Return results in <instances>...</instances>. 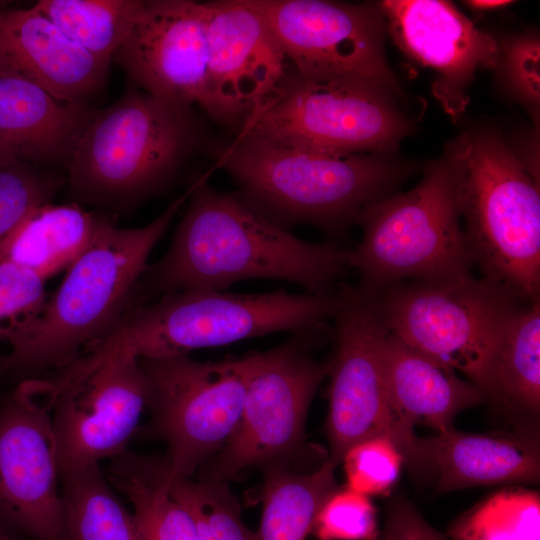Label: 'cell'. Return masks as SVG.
<instances>
[{"label": "cell", "instance_id": "obj_1", "mask_svg": "<svg viewBox=\"0 0 540 540\" xmlns=\"http://www.w3.org/2000/svg\"><path fill=\"white\" fill-rule=\"evenodd\" d=\"M189 196L168 251L145 272L151 293L222 291L242 280L277 279L324 295L334 293L350 267V251L294 236L240 193L197 183Z\"/></svg>", "mask_w": 540, "mask_h": 540}, {"label": "cell", "instance_id": "obj_2", "mask_svg": "<svg viewBox=\"0 0 540 540\" xmlns=\"http://www.w3.org/2000/svg\"><path fill=\"white\" fill-rule=\"evenodd\" d=\"M188 195L139 228H119L101 218L37 320L7 343L5 372L56 371L106 337L129 311L151 251Z\"/></svg>", "mask_w": 540, "mask_h": 540}, {"label": "cell", "instance_id": "obj_3", "mask_svg": "<svg viewBox=\"0 0 540 540\" xmlns=\"http://www.w3.org/2000/svg\"><path fill=\"white\" fill-rule=\"evenodd\" d=\"M386 154L345 153L239 134L218 153L240 194L286 228L341 233L369 205L392 195L407 171Z\"/></svg>", "mask_w": 540, "mask_h": 540}, {"label": "cell", "instance_id": "obj_4", "mask_svg": "<svg viewBox=\"0 0 540 540\" xmlns=\"http://www.w3.org/2000/svg\"><path fill=\"white\" fill-rule=\"evenodd\" d=\"M336 293L293 294L281 289L237 294L185 290L129 310L85 354L102 361L158 358L231 344L276 332L311 336L332 319Z\"/></svg>", "mask_w": 540, "mask_h": 540}, {"label": "cell", "instance_id": "obj_5", "mask_svg": "<svg viewBox=\"0 0 540 540\" xmlns=\"http://www.w3.org/2000/svg\"><path fill=\"white\" fill-rule=\"evenodd\" d=\"M456 170L461 218L484 277L526 302L539 300V185L500 135L459 137L447 153Z\"/></svg>", "mask_w": 540, "mask_h": 540}, {"label": "cell", "instance_id": "obj_6", "mask_svg": "<svg viewBox=\"0 0 540 540\" xmlns=\"http://www.w3.org/2000/svg\"><path fill=\"white\" fill-rule=\"evenodd\" d=\"M196 141L189 108L131 85L95 111L67 165L70 191L107 206L134 203L163 189Z\"/></svg>", "mask_w": 540, "mask_h": 540}, {"label": "cell", "instance_id": "obj_7", "mask_svg": "<svg viewBox=\"0 0 540 540\" xmlns=\"http://www.w3.org/2000/svg\"><path fill=\"white\" fill-rule=\"evenodd\" d=\"M356 222L363 236L350 251V268L359 274V290L370 297L408 280L471 274L474 261L448 154L430 165L414 188L369 205Z\"/></svg>", "mask_w": 540, "mask_h": 540}, {"label": "cell", "instance_id": "obj_8", "mask_svg": "<svg viewBox=\"0 0 540 540\" xmlns=\"http://www.w3.org/2000/svg\"><path fill=\"white\" fill-rule=\"evenodd\" d=\"M374 301L388 333L464 374L495 402L501 340L511 319L528 302L472 274L400 282Z\"/></svg>", "mask_w": 540, "mask_h": 540}, {"label": "cell", "instance_id": "obj_9", "mask_svg": "<svg viewBox=\"0 0 540 540\" xmlns=\"http://www.w3.org/2000/svg\"><path fill=\"white\" fill-rule=\"evenodd\" d=\"M258 353L222 361L188 355L139 359L151 417L135 437L165 442L168 476L191 478L232 437Z\"/></svg>", "mask_w": 540, "mask_h": 540}, {"label": "cell", "instance_id": "obj_10", "mask_svg": "<svg viewBox=\"0 0 540 540\" xmlns=\"http://www.w3.org/2000/svg\"><path fill=\"white\" fill-rule=\"evenodd\" d=\"M393 96L363 78L313 79L294 72L239 134L345 153H392L412 130Z\"/></svg>", "mask_w": 540, "mask_h": 540}, {"label": "cell", "instance_id": "obj_11", "mask_svg": "<svg viewBox=\"0 0 540 540\" xmlns=\"http://www.w3.org/2000/svg\"><path fill=\"white\" fill-rule=\"evenodd\" d=\"M337 296L332 317L336 352L328 372V458L338 465L352 445L385 437L402 452L405 465L415 472L427 470L421 437L397 412L388 391L382 360L387 330L374 297L357 286H343Z\"/></svg>", "mask_w": 540, "mask_h": 540}, {"label": "cell", "instance_id": "obj_12", "mask_svg": "<svg viewBox=\"0 0 540 540\" xmlns=\"http://www.w3.org/2000/svg\"><path fill=\"white\" fill-rule=\"evenodd\" d=\"M294 335L258 353L238 425L225 446L199 469V480L229 482L245 469L286 465L304 443L311 400L328 375L330 361L310 356Z\"/></svg>", "mask_w": 540, "mask_h": 540}, {"label": "cell", "instance_id": "obj_13", "mask_svg": "<svg viewBox=\"0 0 540 540\" xmlns=\"http://www.w3.org/2000/svg\"><path fill=\"white\" fill-rule=\"evenodd\" d=\"M48 379L60 473L100 464L128 449L147 408L139 359L79 356Z\"/></svg>", "mask_w": 540, "mask_h": 540}, {"label": "cell", "instance_id": "obj_14", "mask_svg": "<svg viewBox=\"0 0 540 540\" xmlns=\"http://www.w3.org/2000/svg\"><path fill=\"white\" fill-rule=\"evenodd\" d=\"M267 23L298 74L358 77L392 95L401 88L384 49L385 20L378 4L321 0H245Z\"/></svg>", "mask_w": 540, "mask_h": 540}, {"label": "cell", "instance_id": "obj_15", "mask_svg": "<svg viewBox=\"0 0 540 540\" xmlns=\"http://www.w3.org/2000/svg\"><path fill=\"white\" fill-rule=\"evenodd\" d=\"M52 395L31 377L0 405V522L34 540H67Z\"/></svg>", "mask_w": 540, "mask_h": 540}, {"label": "cell", "instance_id": "obj_16", "mask_svg": "<svg viewBox=\"0 0 540 540\" xmlns=\"http://www.w3.org/2000/svg\"><path fill=\"white\" fill-rule=\"evenodd\" d=\"M203 110L241 126L286 78L288 60L265 20L245 0L207 2Z\"/></svg>", "mask_w": 540, "mask_h": 540}, {"label": "cell", "instance_id": "obj_17", "mask_svg": "<svg viewBox=\"0 0 540 540\" xmlns=\"http://www.w3.org/2000/svg\"><path fill=\"white\" fill-rule=\"evenodd\" d=\"M206 3L144 1L117 63L142 91L173 105L203 108L208 61Z\"/></svg>", "mask_w": 540, "mask_h": 540}, {"label": "cell", "instance_id": "obj_18", "mask_svg": "<svg viewBox=\"0 0 540 540\" xmlns=\"http://www.w3.org/2000/svg\"><path fill=\"white\" fill-rule=\"evenodd\" d=\"M378 5L399 48L436 71L432 92L456 119L469 101L476 72L497 67L501 52L496 40L448 1L389 0Z\"/></svg>", "mask_w": 540, "mask_h": 540}, {"label": "cell", "instance_id": "obj_19", "mask_svg": "<svg viewBox=\"0 0 540 540\" xmlns=\"http://www.w3.org/2000/svg\"><path fill=\"white\" fill-rule=\"evenodd\" d=\"M109 62L68 38L34 6L0 5V70L38 85L57 100L86 104L105 85Z\"/></svg>", "mask_w": 540, "mask_h": 540}, {"label": "cell", "instance_id": "obj_20", "mask_svg": "<svg viewBox=\"0 0 540 540\" xmlns=\"http://www.w3.org/2000/svg\"><path fill=\"white\" fill-rule=\"evenodd\" d=\"M95 111L0 70V157L67 167Z\"/></svg>", "mask_w": 540, "mask_h": 540}, {"label": "cell", "instance_id": "obj_21", "mask_svg": "<svg viewBox=\"0 0 540 540\" xmlns=\"http://www.w3.org/2000/svg\"><path fill=\"white\" fill-rule=\"evenodd\" d=\"M427 469L440 493L499 484L536 483L539 440L522 433H467L455 428L421 437Z\"/></svg>", "mask_w": 540, "mask_h": 540}, {"label": "cell", "instance_id": "obj_22", "mask_svg": "<svg viewBox=\"0 0 540 540\" xmlns=\"http://www.w3.org/2000/svg\"><path fill=\"white\" fill-rule=\"evenodd\" d=\"M382 360L393 405L413 428L421 424L445 432L461 411L487 401L475 384L388 332Z\"/></svg>", "mask_w": 540, "mask_h": 540}, {"label": "cell", "instance_id": "obj_23", "mask_svg": "<svg viewBox=\"0 0 540 540\" xmlns=\"http://www.w3.org/2000/svg\"><path fill=\"white\" fill-rule=\"evenodd\" d=\"M101 217L76 203H46L32 209L0 241V261L47 280L67 269L87 248Z\"/></svg>", "mask_w": 540, "mask_h": 540}, {"label": "cell", "instance_id": "obj_24", "mask_svg": "<svg viewBox=\"0 0 540 540\" xmlns=\"http://www.w3.org/2000/svg\"><path fill=\"white\" fill-rule=\"evenodd\" d=\"M106 476L131 503L143 540H199L191 514L169 491L163 459L127 449L109 460Z\"/></svg>", "mask_w": 540, "mask_h": 540}, {"label": "cell", "instance_id": "obj_25", "mask_svg": "<svg viewBox=\"0 0 540 540\" xmlns=\"http://www.w3.org/2000/svg\"><path fill=\"white\" fill-rule=\"evenodd\" d=\"M336 464L329 458L315 471L300 474L286 465L264 468L256 540H310L316 514L336 488Z\"/></svg>", "mask_w": 540, "mask_h": 540}, {"label": "cell", "instance_id": "obj_26", "mask_svg": "<svg viewBox=\"0 0 540 540\" xmlns=\"http://www.w3.org/2000/svg\"><path fill=\"white\" fill-rule=\"evenodd\" d=\"M61 496L67 540H143L100 464L62 472Z\"/></svg>", "mask_w": 540, "mask_h": 540}, {"label": "cell", "instance_id": "obj_27", "mask_svg": "<svg viewBox=\"0 0 540 540\" xmlns=\"http://www.w3.org/2000/svg\"><path fill=\"white\" fill-rule=\"evenodd\" d=\"M68 38L111 62L139 20L142 0H40L33 5Z\"/></svg>", "mask_w": 540, "mask_h": 540}, {"label": "cell", "instance_id": "obj_28", "mask_svg": "<svg viewBox=\"0 0 540 540\" xmlns=\"http://www.w3.org/2000/svg\"><path fill=\"white\" fill-rule=\"evenodd\" d=\"M496 403L537 413L540 407V302L523 304L508 324L495 367Z\"/></svg>", "mask_w": 540, "mask_h": 540}, {"label": "cell", "instance_id": "obj_29", "mask_svg": "<svg viewBox=\"0 0 540 540\" xmlns=\"http://www.w3.org/2000/svg\"><path fill=\"white\" fill-rule=\"evenodd\" d=\"M452 540H540V496L506 486L463 513L450 526Z\"/></svg>", "mask_w": 540, "mask_h": 540}, {"label": "cell", "instance_id": "obj_30", "mask_svg": "<svg viewBox=\"0 0 540 540\" xmlns=\"http://www.w3.org/2000/svg\"><path fill=\"white\" fill-rule=\"evenodd\" d=\"M167 484L172 496L191 514L199 540H256L244 524L240 504L227 482L167 474Z\"/></svg>", "mask_w": 540, "mask_h": 540}, {"label": "cell", "instance_id": "obj_31", "mask_svg": "<svg viewBox=\"0 0 540 540\" xmlns=\"http://www.w3.org/2000/svg\"><path fill=\"white\" fill-rule=\"evenodd\" d=\"M61 181L38 165L0 157V241L32 209L50 203Z\"/></svg>", "mask_w": 540, "mask_h": 540}, {"label": "cell", "instance_id": "obj_32", "mask_svg": "<svg viewBox=\"0 0 540 540\" xmlns=\"http://www.w3.org/2000/svg\"><path fill=\"white\" fill-rule=\"evenodd\" d=\"M340 463H343L346 487L370 497L390 492L405 459L390 439L373 437L348 448Z\"/></svg>", "mask_w": 540, "mask_h": 540}, {"label": "cell", "instance_id": "obj_33", "mask_svg": "<svg viewBox=\"0 0 540 540\" xmlns=\"http://www.w3.org/2000/svg\"><path fill=\"white\" fill-rule=\"evenodd\" d=\"M45 279L10 262L0 261V342L29 329L47 301Z\"/></svg>", "mask_w": 540, "mask_h": 540}, {"label": "cell", "instance_id": "obj_34", "mask_svg": "<svg viewBox=\"0 0 540 540\" xmlns=\"http://www.w3.org/2000/svg\"><path fill=\"white\" fill-rule=\"evenodd\" d=\"M314 540H378L377 510L369 496L335 488L321 504L313 525Z\"/></svg>", "mask_w": 540, "mask_h": 540}, {"label": "cell", "instance_id": "obj_35", "mask_svg": "<svg viewBox=\"0 0 540 540\" xmlns=\"http://www.w3.org/2000/svg\"><path fill=\"white\" fill-rule=\"evenodd\" d=\"M503 60L512 91L535 112L540 100L538 40L527 36L514 40L508 44Z\"/></svg>", "mask_w": 540, "mask_h": 540}, {"label": "cell", "instance_id": "obj_36", "mask_svg": "<svg viewBox=\"0 0 540 540\" xmlns=\"http://www.w3.org/2000/svg\"><path fill=\"white\" fill-rule=\"evenodd\" d=\"M381 540H448L431 527L406 500L397 499L388 510Z\"/></svg>", "mask_w": 540, "mask_h": 540}, {"label": "cell", "instance_id": "obj_37", "mask_svg": "<svg viewBox=\"0 0 540 540\" xmlns=\"http://www.w3.org/2000/svg\"><path fill=\"white\" fill-rule=\"evenodd\" d=\"M512 3V1L506 0H472L465 2L467 6L477 11L495 10L510 5Z\"/></svg>", "mask_w": 540, "mask_h": 540}, {"label": "cell", "instance_id": "obj_38", "mask_svg": "<svg viewBox=\"0 0 540 540\" xmlns=\"http://www.w3.org/2000/svg\"><path fill=\"white\" fill-rule=\"evenodd\" d=\"M5 373V368H4V354H1L0 353V375Z\"/></svg>", "mask_w": 540, "mask_h": 540}, {"label": "cell", "instance_id": "obj_39", "mask_svg": "<svg viewBox=\"0 0 540 540\" xmlns=\"http://www.w3.org/2000/svg\"><path fill=\"white\" fill-rule=\"evenodd\" d=\"M0 540H15L7 535H4L3 533H0Z\"/></svg>", "mask_w": 540, "mask_h": 540}]
</instances>
